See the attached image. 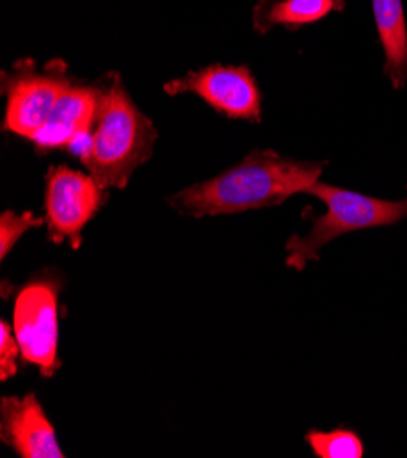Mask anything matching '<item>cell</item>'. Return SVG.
<instances>
[{
    "label": "cell",
    "instance_id": "6",
    "mask_svg": "<svg viewBox=\"0 0 407 458\" xmlns=\"http://www.w3.org/2000/svg\"><path fill=\"white\" fill-rule=\"evenodd\" d=\"M44 182V221L48 226V240L57 245L68 242L77 250L82 243L84 226L101 210L108 191L92 174L66 165L50 166Z\"/></svg>",
    "mask_w": 407,
    "mask_h": 458
},
{
    "label": "cell",
    "instance_id": "14",
    "mask_svg": "<svg viewBox=\"0 0 407 458\" xmlns=\"http://www.w3.org/2000/svg\"><path fill=\"white\" fill-rule=\"evenodd\" d=\"M17 358H21V345L13 333V326L6 319L0 322V382L17 375Z\"/></svg>",
    "mask_w": 407,
    "mask_h": 458
},
{
    "label": "cell",
    "instance_id": "7",
    "mask_svg": "<svg viewBox=\"0 0 407 458\" xmlns=\"http://www.w3.org/2000/svg\"><path fill=\"white\" fill-rule=\"evenodd\" d=\"M165 94H194L217 114L238 121H261V91L247 66L212 64L168 81Z\"/></svg>",
    "mask_w": 407,
    "mask_h": 458
},
{
    "label": "cell",
    "instance_id": "8",
    "mask_svg": "<svg viewBox=\"0 0 407 458\" xmlns=\"http://www.w3.org/2000/svg\"><path fill=\"white\" fill-rule=\"evenodd\" d=\"M101 101V86L75 82L61 96L52 115L33 135V147L38 156L55 150L81 152L94 130Z\"/></svg>",
    "mask_w": 407,
    "mask_h": 458
},
{
    "label": "cell",
    "instance_id": "1",
    "mask_svg": "<svg viewBox=\"0 0 407 458\" xmlns=\"http://www.w3.org/2000/svg\"><path fill=\"white\" fill-rule=\"evenodd\" d=\"M322 172L324 163L289 159L275 150H252L238 165L175 192L168 205L191 217L278 207L291 196L307 192Z\"/></svg>",
    "mask_w": 407,
    "mask_h": 458
},
{
    "label": "cell",
    "instance_id": "5",
    "mask_svg": "<svg viewBox=\"0 0 407 458\" xmlns=\"http://www.w3.org/2000/svg\"><path fill=\"white\" fill-rule=\"evenodd\" d=\"M72 84L70 70L59 59L42 68L31 59L17 61L12 70L0 75V88L6 98L4 131L31 141Z\"/></svg>",
    "mask_w": 407,
    "mask_h": 458
},
{
    "label": "cell",
    "instance_id": "10",
    "mask_svg": "<svg viewBox=\"0 0 407 458\" xmlns=\"http://www.w3.org/2000/svg\"><path fill=\"white\" fill-rule=\"evenodd\" d=\"M373 13L386 54V75L400 89L407 82V26L402 0H373Z\"/></svg>",
    "mask_w": 407,
    "mask_h": 458
},
{
    "label": "cell",
    "instance_id": "12",
    "mask_svg": "<svg viewBox=\"0 0 407 458\" xmlns=\"http://www.w3.org/2000/svg\"><path fill=\"white\" fill-rule=\"evenodd\" d=\"M305 442L320 458H361L366 451L356 433L342 428L329 433L309 431Z\"/></svg>",
    "mask_w": 407,
    "mask_h": 458
},
{
    "label": "cell",
    "instance_id": "9",
    "mask_svg": "<svg viewBox=\"0 0 407 458\" xmlns=\"http://www.w3.org/2000/svg\"><path fill=\"white\" fill-rule=\"evenodd\" d=\"M0 440L22 458H64L57 433L33 393L0 400Z\"/></svg>",
    "mask_w": 407,
    "mask_h": 458
},
{
    "label": "cell",
    "instance_id": "4",
    "mask_svg": "<svg viewBox=\"0 0 407 458\" xmlns=\"http://www.w3.org/2000/svg\"><path fill=\"white\" fill-rule=\"evenodd\" d=\"M64 280L55 268L31 276L15 296L13 333L22 361L35 365L44 378H54L59 360V298Z\"/></svg>",
    "mask_w": 407,
    "mask_h": 458
},
{
    "label": "cell",
    "instance_id": "3",
    "mask_svg": "<svg viewBox=\"0 0 407 458\" xmlns=\"http://www.w3.org/2000/svg\"><path fill=\"white\" fill-rule=\"evenodd\" d=\"M307 192L322 199L327 212L312 219V228L307 236H291L287 240L285 265L289 268L303 270L309 261H318L320 249L343 234L396 225L407 217V198L402 201H386L324 182H314Z\"/></svg>",
    "mask_w": 407,
    "mask_h": 458
},
{
    "label": "cell",
    "instance_id": "2",
    "mask_svg": "<svg viewBox=\"0 0 407 458\" xmlns=\"http://www.w3.org/2000/svg\"><path fill=\"white\" fill-rule=\"evenodd\" d=\"M99 86L98 119L79 157L103 189L123 191L133 172L152 157L159 133L131 101L119 73H108Z\"/></svg>",
    "mask_w": 407,
    "mask_h": 458
},
{
    "label": "cell",
    "instance_id": "11",
    "mask_svg": "<svg viewBox=\"0 0 407 458\" xmlns=\"http://www.w3.org/2000/svg\"><path fill=\"white\" fill-rule=\"evenodd\" d=\"M343 6L345 0H259L252 10V26L258 33H267L275 26L298 30L343 10Z\"/></svg>",
    "mask_w": 407,
    "mask_h": 458
},
{
    "label": "cell",
    "instance_id": "13",
    "mask_svg": "<svg viewBox=\"0 0 407 458\" xmlns=\"http://www.w3.org/2000/svg\"><path fill=\"white\" fill-rule=\"evenodd\" d=\"M44 217L35 216L33 212L17 214L13 210H4L0 216V258L6 259V256L13 250L17 242L35 226H42Z\"/></svg>",
    "mask_w": 407,
    "mask_h": 458
}]
</instances>
